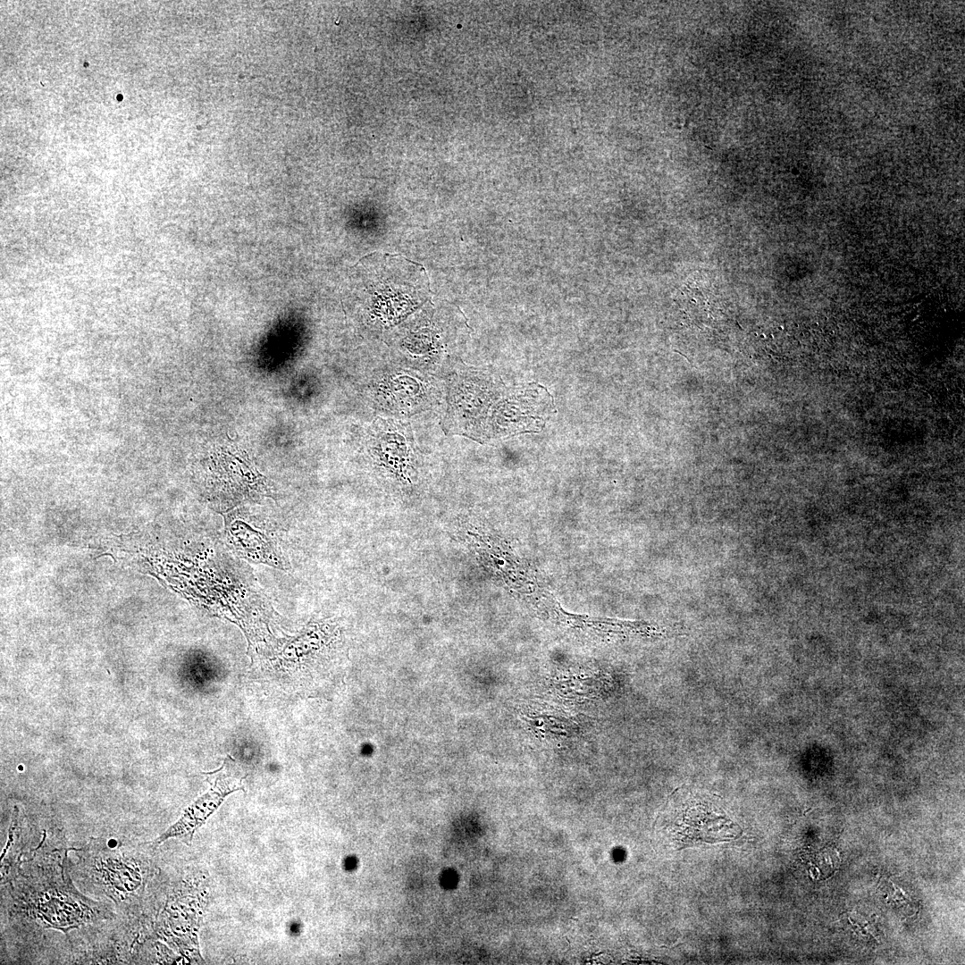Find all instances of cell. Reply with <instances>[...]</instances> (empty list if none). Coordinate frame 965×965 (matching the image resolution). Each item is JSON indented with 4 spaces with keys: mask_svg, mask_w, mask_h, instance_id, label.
Returning a JSON list of instances; mask_svg holds the SVG:
<instances>
[{
    "mask_svg": "<svg viewBox=\"0 0 965 965\" xmlns=\"http://www.w3.org/2000/svg\"><path fill=\"white\" fill-rule=\"evenodd\" d=\"M80 865L84 880L117 903L137 901L144 890L147 871L139 854L125 848L88 843Z\"/></svg>",
    "mask_w": 965,
    "mask_h": 965,
    "instance_id": "6da1fadb",
    "label": "cell"
},
{
    "mask_svg": "<svg viewBox=\"0 0 965 965\" xmlns=\"http://www.w3.org/2000/svg\"><path fill=\"white\" fill-rule=\"evenodd\" d=\"M676 810L672 835L679 846L727 841L741 834L725 813L701 796L688 793Z\"/></svg>",
    "mask_w": 965,
    "mask_h": 965,
    "instance_id": "7a4b0ae2",
    "label": "cell"
},
{
    "mask_svg": "<svg viewBox=\"0 0 965 965\" xmlns=\"http://www.w3.org/2000/svg\"><path fill=\"white\" fill-rule=\"evenodd\" d=\"M212 777L214 780L213 788L190 805L174 824L170 826L155 840L149 842L150 843L158 845L170 838H177L190 845L196 831L204 825L224 797L230 793L242 788V778L235 773L233 768L230 769L223 767L214 773Z\"/></svg>",
    "mask_w": 965,
    "mask_h": 965,
    "instance_id": "3957f363",
    "label": "cell"
}]
</instances>
